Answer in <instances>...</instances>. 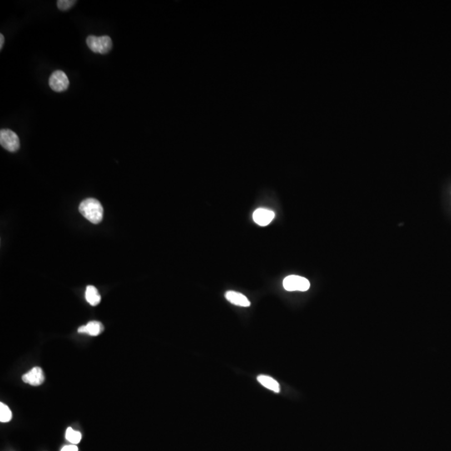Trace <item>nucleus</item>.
<instances>
[{
    "label": "nucleus",
    "mask_w": 451,
    "mask_h": 451,
    "mask_svg": "<svg viewBox=\"0 0 451 451\" xmlns=\"http://www.w3.org/2000/svg\"><path fill=\"white\" fill-rule=\"evenodd\" d=\"M274 216L275 214L273 210H268L266 208H258L253 212V220L262 227H265L272 222Z\"/></svg>",
    "instance_id": "7"
},
{
    "label": "nucleus",
    "mask_w": 451,
    "mask_h": 451,
    "mask_svg": "<svg viewBox=\"0 0 451 451\" xmlns=\"http://www.w3.org/2000/svg\"><path fill=\"white\" fill-rule=\"evenodd\" d=\"M81 438H82V435H81V433L79 432V431L74 430L70 427H69L66 429L65 438L72 444H77V443H80Z\"/></svg>",
    "instance_id": "12"
},
{
    "label": "nucleus",
    "mask_w": 451,
    "mask_h": 451,
    "mask_svg": "<svg viewBox=\"0 0 451 451\" xmlns=\"http://www.w3.org/2000/svg\"><path fill=\"white\" fill-rule=\"evenodd\" d=\"M75 3L76 1H74V0H59L57 2V6L60 10L65 11L72 7Z\"/></svg>",
    "instance_id": "14"
},
{
    "label": "nucleus",
    "mask_w": 451,
    "mask_h": 451,
    "mask_svg": "<svg viewBox=\"0 0 451 451\" xmlns=\"http://www.w3.org/2000/svg\"><path fill=\"white\" fill-rule=\"evenodd\" d=\"M79 210L83 216L93 224H99L102 220L104 209L100 201L95 198H87L83 200Z\"/></svg>",
    "instance_id": "1"
},
{
    "label": "nucleus",
    "mask_w": 451,
    "mask_h": 451,
    "mask_svg": "<svg viewBox=\"0 0 451 451\" xmlns=\"http://www.w3.org/2000/svg\"><path fill=\"white\" fill-rule=\"evenodd\" d=\"M79 450V448H78L77 446L75 445V444H70V445H65L61 448V450L60 451H78Z\"/></svg>",
    "instance_id": "15"
},
{
    "label": "nucleus",
    "mask_w": 451,
    "mask_h": 451,
    "mask_svg": "<svg viewBox=\"0 0 451 451\" xmlns=\"http://www.w3.org/2000/svg\"><path fill=\"white\" fill-rule=\"evenodd\" d=\"M50 87L55 92H62L67 90L70 81L67 75L62 70H55L49 79Z\"/></svg>",
    "instance_id": "5"
},
{
    "label": "nucleus",
    "mask_w": 451,
    "mask_h": 451,
    "mask_svg": "<svg viewBox=\"0 0 451 451\" xmlns=\"http://www.w3.org/2000/svg\"><path fill=\"white\" fill-rule=\"evenodd\" d=\"M258 380L265 388H268L275 393L280 392V385L274 378H271L269 376L259 375L258 377Z\"/></svg>",
    "instance_id": "10"
},
{
    "label": "nucleus",
    "mask_w": 451,
    "mask_h": 451,
    "mask_svg": "<svg viewBox=\"0 0 451 451\" xmlns=\"http://www.w3.org/2000/svg\"><path fill=\"white\" fill-rule=\"evenodd\" d=\"M225 298L234 305L240 306V307H249L251 305L250 301L248 300L245 295L234 292V291L227 292Z\"/></svg>",
    "instance_id": "9"
},
{
    "label": "nucleus",
    "mask_w": 451,
    "mask_h": 451,
    "mask_svg": "<svg viewBox=\"0 0 451 451\" xmlns=\"http://www.w3.org/2000/svg\"><path fill=\"white\" fill-rule=\"evenodd\" d=\"M22 380L25 383H29L32 386L41 385L45 382V374L42 368L40 367H35L28 373L22 376Z\"/></svg>",
    "instance_id": "6"
},
{
    "label": "nucleus",
    "mask_w": 451,
    "mask_h": 451,
    "mask_svg": "<svg viewBox=\"0 0 451 451\" xmlns=\"http://www.w3.org/2000/svg\"><path fill=\"white\" fill-rule=\"evenodd\" d=\"M85 299L91 306H97L100 303L101 297L94 286H88L85 291Z\"/></svg>",
    "instance_id": "11"
},
{
    "label": "nucleus",
    "mask_w": 451,
    "mask_h": 451,
    "mask_svg": "<svg viewBox=\"0 0 451 451\" xmlns=\"http://www.w3.org/2000/svg\"><path fill=\"white\" fill-rule=\"evenodd\" d=\"M86 44L91 51L101 55L107 54L112 49V40L107 35L100 37L90 35L86 39Z\"/></svg>",
    "instance_id": "2"
},
{
    "label": "nucleus",
    "mask_w": 451,
    "mask_h": 451,
    "mask_svg": "<svg viewBox=\"0 0 451 451\" xmlns=\"http://www.w3.org/2000/svg\"><path fill=\"white\" fill-rule=\"evenodd\" d=\"M104 331V326L102 323L97 321H91L86 325L81 326L78 329L80 333H87L90 336H98Z\"/></svg>",
    "instance_id": "8"
},
{
    "label": "nucleus",
    "mask_w": 451,
    "mask_h": 451,
    "mask_svg": "<svg viewBox=\"0 0 451 451\" xmlns=\"http://www.w3.org/2000/svg\"><path fill=\"white\" fill-rule=\"evenodd\" d=\"M0 144L5 150H9L10 152H15L20 149V138L16 133L13 130H1L0 131Z\"/></svg>",
    "instance_id": "4"
},
{
    "label": "nucleus",
    "mask_w": 451,
    "mask_h": 451,
    "mask_svg": "<svg viewBox=\"0 0 451 451\" xmlns=\"http://www.w3.org/2000/svg\"><path fill=\"white\" fill-rule=\"evenodd\" d=\"M12 419V412L5 403H0V421L7 423Z\"/></svg>",
    "instance_id": "13"
},
{
    "label": "nucleus",
    "mask_w": 451,
    "mask_h": 451,
    "mask_svg": "<svg viewBox=\"0 0 451 451\" xmlns=\"http://www.w3.org/2000/svg\"><path fill=\"white\" fill-rule=\"evenodd\" d=\"M283 288L289 292L293 291L305 292L310 288V283L307 278L300 276L291 275L284 278Z\"/></svg>",
    "instance_id": "3"
},
{
    "label": "nucleus",
    "mask_w": 451,
    "mask_h": 451,
    "mask_svg": "<svg viewBox=\"0 0 451 451\" xmlns=\"http://www.w3.org/2000/svg\"><path fill=\"white\" fill-rule=\"evenodd\" d=\"M4 44H5V37H4V35L1 34V35H0V49H1V50L3 49Z\"/></svg>",
    "instance_id": "16"
}]
</instances>
